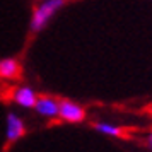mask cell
Instances as JSON below:
<instances>
[{"label": "cell", "mask_w": 152, "mask_h": 152, "mask_svg": "<svg viewBox=\"0 0 152 152\" xmlns=\"http://www.w3.org/2000/svg\"><path fill=\"white\" fill-rule=\"evenodd\" d=\"M67 0H39L38 7L33 10L31 15V31L33 33H39L45 26L48 24V21L56 14V10L63 7Z\"/></svg>", "instance_id": "1"}, {"label": "cell", "mask_w": 152, "mask_h": 152, "mask_svg": "<svg viewBox=\"0 0 152 152\" xmlns=\"http://www.w3.org/2000/svg\"><path fill=\"white\" fill-rule=\"evenodd\" d=\"M58 118L67 123H82L86 120V110L75 101L70 99H60L58 108Z\"/></svg>", "instance_id": "2"}, {"label": "cell", "mask_w": 152, "mask_h": 152, "mask_svg": "<svg viewBox=\"0 0 152 152\" xmlns=\"http://www.w3.org/2000/svg\"><path fill=\"white\" fill-rule=\"evenodd\" d=\"M26 135V125L22 121V118L17 113H9L5 118V142L9 145L21 140Z\"/></svg>", "instance_id": "3"}, {"label": "cell", "mask_w": 152, "mask_h": 152, "mask_svg": "<svg viewBox=\"0 0 152 152\" xmlns=\"http://www.w3.org/2000/svg\"><path fill=\"white\" fill-rule=\"evenodd\" d=\"M58 108H60V99H56L53 96H48V94H43V96H38L33 110L39 116L53 120V118H58Z\"/></svg>", "instance_id": "4"}, {"label": "cell", "mask_w": 152, "mask_h": 152, "mask_svg": "<svg viewBox=\"0 0 152 152\" xmlns=\"http://www.w3.org/2000/svg\"><path fill=\"white\" fill-rule=\"evenodd\" d=\"M36 99H38V94H36V91L31 89L29 86H19V87H15L14 92H12V101H14L17 106L26 108V110H33V108H34Z\"/></svg>", "instance_id": "5"}, {"label": "cell", "mask_w": 152, "mask_h": 152, "mask_svg": "<svg viewBox=\"0 0 152 152\" xmlns=\"http://www.w3.org/2000/svg\"><path fill=\"white\" fill-rule=\"evenodd\" d=\"M22 74V67L17 58H2L0 60V79L4 80H15Z\"/></svg>", "instance_id": "6"}, {"label": "cell", "mask_w": 152, "mask_h": 152, "mask_svg": "<svg viewBox=\"0 0 152 152\" xmlns=\"http://www.w3.org/2000/svg\"><path fill=\"white\" fill-rule=\"evenodd\" d=\"M94 130L103 133V135H108V137H116V138H126L128 137V132L118 126V125L113 123H104V121H97L94 123Z\"/></svg>", "instance_id": "7"}, {"label": "cell", "mask_w": 152, "mask_h": 152, "mask_svg": "<svg viewBox=\"0 0 152 152\" xmlns=\"http://www.w3.org/2000/svg\"><path fill=\"white\" fill-rule=\"evenodd\" d=\"M147 147H149V149H152V132L147 135Z\"/></svg>", "instance_id": "8"}]
</instances>
